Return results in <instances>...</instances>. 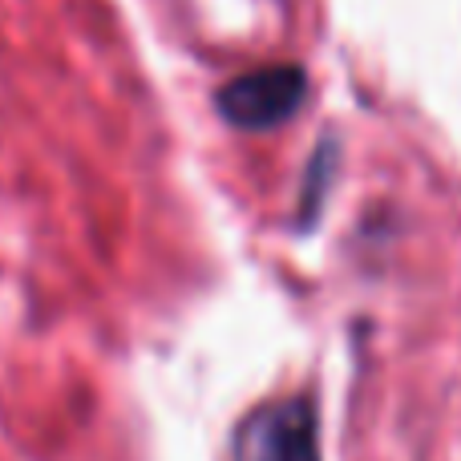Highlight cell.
Wrapping results in <instances>:
<instances>
[{
    "mask_svg": "<svg viewBox=\"0 0 461 461\" xmlns=\"http://www.w3.org/2000/svg\"><path fill=\"white\" fill-rule=\"evenodd\" d=\"M332 142L324 146L320 154H312V167H308V178H303V223L320 215V199H324V186H328V175H332Z\"/></svg>",
    "mask_w": 461,
    "mask_h": 461,
    "instance_id": "cell-3",
    "label": "cell"
},
{
    "mask_svg": "<svg viewBox=\"0 0 461 461\" xmlns=\"http://www.w3.org/2000/svg\"><path fill=\"white\" fill-rule=\"evenodd\" d=\"M230 461H320V413L308 397L267 401L239 421Z\"/></svg>",
    "mask_w": 461,
    "mask_h": 461,
    "instance_id": "cell-1",
    "label": "cell"
},
{
    "mask_svg": "<svg viewBox=\"0 0 461 461\" xmlns=\"http://www.w3.org/2000/svg\"><path fill=\"white\" fill-rule=\"evenodd\" d=\"M308 97V73L300 65H263L239 73L215 94V110L235 130H276L300 113Z\"/></svg>",
    "mask_w": 461,
    "mask_h": 461,
    "instance_id": "cell-2",
    "label": "cell"
}]
</instances>
